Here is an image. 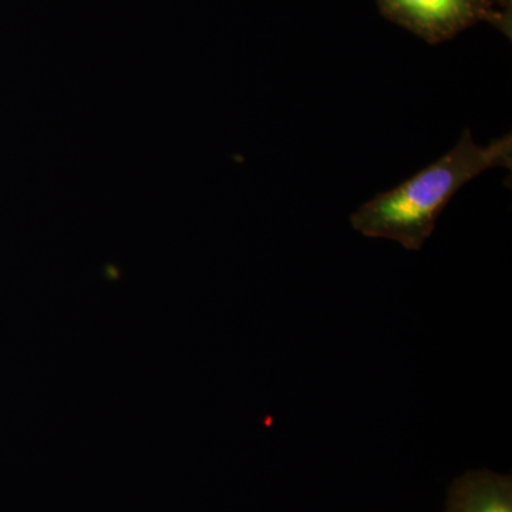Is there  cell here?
Here are the masks:
<instances>
[{"mask_svg":"<svg viewBox=\"0 0 512 512\" xmlns=\"http://www.w3.org/2000/svg\"><path fill=\"white\" fill-rule=\"evenodd\" d=\"M511 163V136L483 147L474 143L470 130H466L446 156L394 190L376 195L352 215L350 222L365 237L390 239L409 251H420L461 187L490 168H510Z\"/></svg>","mask_w":512,"mask_h":512,"instance_id":"obj_1","label":"cell"},{"mask_svg":"<svg viewBox=\"0 0 512 512\" xmlns=\"http://www.w3.org/2000/svg\"><path fill=\"white\" fill-rule=\"evenodd\" d=\"M380 12L390 22L402 26L431 43L446 42L458 33L490 22L511 33V13L493 9L491 0H376Z\"/></svg>","mask_w":512,"mask_h":512,"instance_id":"obj_2","label":"cell"},{"mask_svg":"<svg viewBox=\"0 0 512 512\" xmlns=\"http://www.w3.org/2000/svg\"><path fill=\"white\" fill-rule=\"evenodd\" d=\"M443 512H512V477L488 468L466 471L448 487Z\"/></svg>","mask_w":512,"mask_h":512,"instance_id":"obj_3","label":"cell"}]
</instances>
